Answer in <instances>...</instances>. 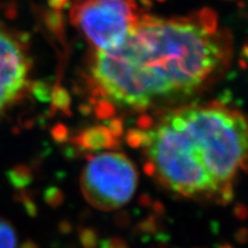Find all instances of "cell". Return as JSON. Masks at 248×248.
I'll list each match as a JSON object with an SVG mask.
<instances>
[{
	"label": "cell",
	"instance_id": "277c9868",
	"mask_svg": "<svg viewBox=\"0 0 248 248\" xmlns=\"http://www.w3.org/2000/svg\"><path fill=\"white\" fill-rule=\"evenodd\" d=\"M141 15L133 0H83L71 11V18L95 52L120 46Z\"/></svg>",
	"mask_w": 248,
	"mask_h": 248
},
{
	"label": "cell",
	"instance_id": "6da1fadb",
	"mask_svg": "<svg viewBox=\"0 0 248 248\" xmlns=\"http://www.w3.org/2000/svg\"><path fill=\"white\" fill-rule=\"evenodd\" d=\"M232 42L208 9L141 15L117 47L94 52L90 83L101 105L144 110L204 88L230 64Z\"/></svg>",
	"mask_w": 248,
	"mask_h": 248
},
{
	"label": "cell",
	"instance_id": "7a4b0ae2",
	"mask_svg": "<svg viewBox=\"0 0 248 248\" xmlns=\"http://www.w3.org/2000/svg\"><path fill=\"white\" fill-rule=\"evenodd\" d=\"M128 138L144 152L148 173L188 199L230 202L238 175L248 173V116L222 102L175 107Z\"/></svg>",
	"mask_w": 248,
	"mask_h": 248
},
{
	"label": "cell",
	"instance_id": "ba28073f",
	"mask_svg": "<svg viewBox=\"0 0 248 248\" xmlns=\"http://www.w3.org/2000/svg\"><path fill=\"white\" fill-rule=\"evenodd\" d=\"M101 248H128L126 245L120 239H109L104 241L101 245Z\"/></svg>",
	"mask_w": 248,
	"mask_h": 248
},
{
	"label": "cell",
	"instance_id": "8992f818",
	"mask_svg": "<svg viewBox=\"0 0 248 248\" xmlns=\"http://www.w3.org/2000/svg\"><path fill=\"white\" fill-rule=\"evenodd\" d=\"M110 132L106 130H91V131L86 132L82 137V144L86 148H92V150H97V148H102L108 146L110 144Z\"/></svg>",
	"mask_w": 248,
	"mask_h": 248
},
{
	"label": "cell",
	"instance_id": "52a82bcc",
	"mask_svg": "<svg viewBox=\"0 0 248 248\" xmlns=\"http://www.w3.org/2000/svg\"><path fill=\"white\" fill-rule=\"evenodd\" d=\"M0 248H16L14 229L4 219H0Z\"/></svg>",
	"mask_w": 248,
	"mask_h": 248
},
{
	"label": "cell",
	"instance_id": "3957f363",
	"mask_svg": "<svg viewBox=\"0 0 248 248\" xmlns=\"http://www.w3.org/2000/svg\"><path fill=\"white\" fill-rule=\"evenodd\" d=\"M137 184L135 164L119 152H104L92 156L80 176L85 200L105 212L124 206L135 194Z\"/></svg>",
	"mask_w": 248,
	"mask_h": 248
},
{
	"label": "cell",
	"instance_id": "5b68a950",
	"mask_svg": "<svg viewBox=\"0 0 248 248\" xmlns=\"http://www.w3.org/2000/svg\"><path fill=\"white\" fill-rule=\"evenodd\" d=\"M31 69L26 44L13 30L0 23V119L27 95Z\"/></svg>",
	"mask_w": 248,
	"mask_h": 248
}]
</instances>
